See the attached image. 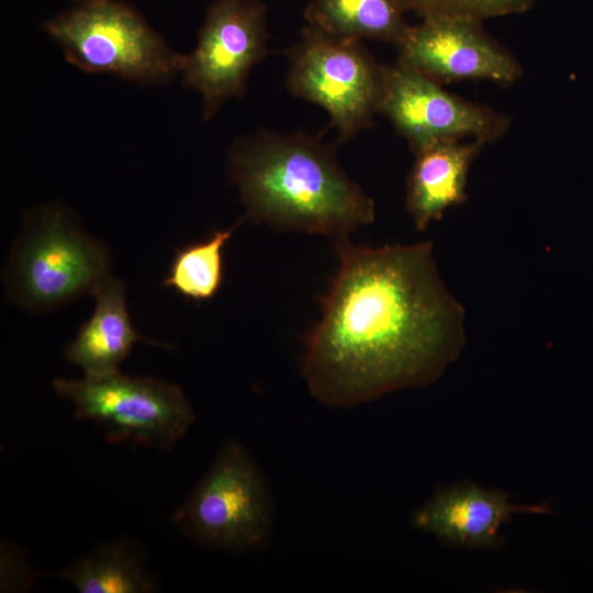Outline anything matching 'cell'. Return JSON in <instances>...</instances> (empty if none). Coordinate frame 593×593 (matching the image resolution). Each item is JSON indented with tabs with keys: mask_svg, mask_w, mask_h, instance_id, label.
<instances>
[{
	"mask_svg": "<svg viewBox=\"0 0 593 593\" xmlns=\"http://www.w3.org/2000/svg\"><path fill=\"white\" fill-rule=\"evenodd\" d=\"M338 267L305 337L302 377L314 399L351 407L438 379L465 345L466 313L429 240H332Z\"/></svg>",
	"mask_w": 593,
	"mask_h": 593,
	"instance_id": "obj_1",
	"label": "cell"
},
{
	"mask_svg": "<svg viewBox=\"0 0 593 593\" xmlns=\"http://www.w3.org/2000/svg\"><path fill=\"white\" fill-rule=\"evenodd\" d=\"M227 170L255 223L334 240L376 217L373 200L339 166L332 147L306 135L239 139Z\"/></svg>",
	"mask_w": 593,
	"mask_h": 593,
	"instance_id": "obj_2",
	"label": "cell"
},
{
	"mask_svg": "<svg viewBox=\"0 0 593 593\" xmlns=\"http://www.w3.org/2000/svg\"><path fill=\"white\" fill-rule=\"evenodd\" d=\"M110 254L61 206L33 211L5 267L9 298L32 312L93 294L109 277Z\"/></svg>",
	"mask_w": 593,
	"mask_h": 593,
	"instance_id": "obj_3",
	"label": "cell"
},
{
	"mask_svg": "<svg viewBox=\"0 0 593 593\" xmlns=\"http://www.w3.org/2000/svg\"><path fill=\"white\" fill-rule=\"evenodd\" d=\"M172 519L193 542L249 552L270 545L276 504L261 468L236 439H227Z\"/></svg>",
	"mask_w": 593,
	"mask_h": 593,
	"instance_id": "obj_4",
	"label": "cell"
},
{
	"mask_svg": "<svg viewBox=\"0 0 593 593\" xmlns=\"http://www.w3.org/2000/svg\"><path fill=\"white\" fill-rule=\"evenodd\" d=\"M66 59L86 72H105L157 85L180 72L182 55L127 5L113 0H82L44 24Z\"/></svg>",
	"mask_w": 593,
	"mask_h": 593,
	"instance_id": "obj_5",
	"label": "cell"
},
{
	"mask_svg": "<svg viewBox=\"0 0 593 593\" xmlns=\"http://www.w3.org/2000/svg\"><path fill=\"white\" fill-rule=\"evenodd\" d=\"M52 387L74 405L76 418L99 425L110 443L133 441L166 450L194 422L182 389L152 377L118 370L76 380L58 378Z\"/></svg>",
	"mask_w": 593,
	"mask_h": 593,
	"instance_id": "obj_6",
	"label": "cell"
},
{
	"mask_svg": "<svg viewBox=\"0 0 593 593\" xmlns=\"http://www.w3.org/2000/svg\"><path fill=\"white\" fill-rule=\"evenodd\" d=\"M289 60L290 91L322 107L339 139L355 136L380 111L385 67L359 40L332 36L309 25L289 52Z\"/></svg>",
	"mask_w": 593,
	"mask_h": 593,
	"instance_id": "obj_7",
	"label": "cell"
},
{
	"mask_svg": "<svg viewBox=\"0 0 593 593\" xmlns=\"http://www.w3.org/2000/svg\"><path fill=\"white\" fill-rule=\"evenodd\" d=\"M266 8L257 0H216L194 49L182 55V83L203 98L210 119L230 98L242 97L251 68L267 53Z\"/></svg>",
	"mask_w": 593,
	"mask_h": 593,
	"instance_id": "obj_8",
	"label": "cell"
},
{
	"mask_svg": "<svg viewBox=\"0 0 593 593\" xmlns=\"http://www.w3.org/2000/svg\"><path fill=\"white\" fill-rule=\"evenodd\" d=\"M380 112L414 153L448 139L494 142L510 125L506 116L448 92L401 61L385 67Z\"/></svg>",
	"mask_w": 593,
	"mask_h": 593,
	"instance_id": "obj_9",
	"label": "cell"
},
{
	"mask_svg": "<svg viewBox=\"0 0 593 593\" xmlns=\"http://www.w3.org/2000/svg\"><path fill=\"white\" fill-rule=\"evenodd\" d=\"M411 26L398 45L400 61L439 81L490 80L501 85L522 74L517 60L481 26V21L429 15Z\"/></svg>",
	"mask_w": 593,
	"mask_h": 593,
	"instance_id": "obj_10",
	"label": "cell"
},
{
	"mask_svg": "<svg viewBox=\"0 0 593 593\" xmlns=\"http://www.w3.org/2000/svg\"><path fill=\"white\" fill-rule=\"evenodd\" d=\"M518 512L548 513L549 508L515 505L506 493L467 484L437 493L413 514L412 523L458 546L493 547L500 544L502 524Z\"/></svg>",
	"mask_w": 593,
	"mask_h": 593,
	"instance_id": "obj_11",
	"label": "cell"
},
{
	"mask_svg": "<svg viewBox=\"0 0 593 593\" xmlns=\"http://www.w3.org/2000/svg\"><path fill=\"white\" fill-rule=\"evenodd\" d=\"M484 145L479 139H448L415 153L405 203L417 231H424L448 209L466 201L469 170Z\"/></svg>",
	"mask_w": 593,
	"mask_h": 593,
	"instance_id": "obj_12",
	"label": "cell"
},
{
	"mask_svg": "<svg viewBox=\"0 0 593 593\" xmlns=\"http://www.w3.org/2000/svg\"><path fill=\"white\" fill-rule=\"evenodd\" d=\"M92 315L65 347V359L78 366L83 377H100L118 371L133 345L147 342L133 327L122 282L105 278L92 294Z\"/></svg>",
	"mask_w": 593,
	"mask_h": 593,
	"instance_id": "obj_13",
	"label": "cell"
},
{
	"mask_svg": "<svg viewBox=\"0 0 593 593\" xmlns=\"http://www.w3.org/2000/svg\"><path fill=\"white\" fill-rule=\"evenodd\" d=\"M399 0H313L305 10L309 25L332 36L395 43L410 30Z\"/></svg>",
	"mask_w": 593,
	"mask_h": 593,
	"instance_id": "obj_14",
	"label": "cell"
},
{
	"mask_svg": "<svg viewBox=\"0 0 593 593\" xmlns=\"http://www.w3.org/2000/svg\"><path fill=\"white\" fill-rule=\"evenodd\" d=\"M59 577L80 593H148L157 588L143 555L119 539L77 558Z\"/></svg>",
	"mask_w": 593,
	"mask_h": 593,
	"instance_id": "obj_15",
	"label": "cell"
},
{
	"mask_svg": "<svg viewBox=\"0 0 593 593\" xmlns=\"http://www.w3.org/2000/svg\"><path fill=\"white\" fill-rule=\"evenodd\" d=\"M237 225L215 231L208 239L178 249L163 281L164 287L195 302L212 299L223 282L224 246Z\"/></svg>",
	"mask_w": 593,
	"mask_h": 593,
	"instance_id": "obj_16",
	"label": "cell"
},
{
	"mask_svg": "<svg viewBox=\"0 0 593 593\" xmlns=\"http://www.w3.org/2000/svg\"><path fill=\"white\" fill-rule=\"evenodd\" d=\"M541 0H399L404 11L421 18L452 15L483 21L490 18L522 13Z\"/></svg>",
	"mask_w": 593,
	"mask_h": 593,
	"instance_id": "obj_17",
	"label": "cell"
},
{
	"mask_svg": "<svg viewBox=\"0 0 593 593\" xmlns=\"http://www.w3.org/2000/svg\"><path fill=\"white\" fill-rule=\"evenodd\" d=\"M77 1H79V2H80V1H82V0H77Z\"/></svg>",
	"mask_w": 593,
	"mask_h": 593,
	"instance_id": "obj_18",
	"label": "cell"
}]
</instances>
